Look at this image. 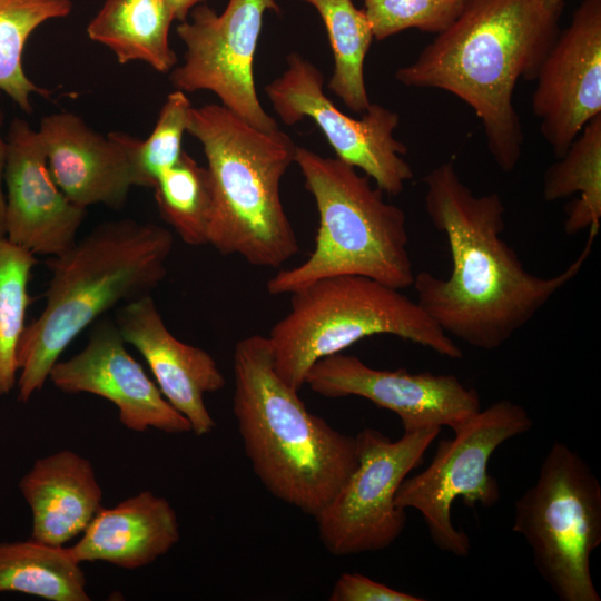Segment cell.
<instances>
[{
  "instance_id": "33",
  "label": "cell",
  "mask_w": 601,
  "mask_h": 601,
  "mask_svg": "<svg viewBox=\"0 0 601 601\" xmlns=\"http://www.w3.org/2000/svg\"><path fill=\"white\" fill-rule=\"evenodd\" d=\"M544 6L556 14H561L563 0H541Z\"/></svg>"
},
{
  "instance_id": "6",
  "label": "cell",
  "mask_w": 601,
  "mask_h": 601,
  "mask_svg": "<svg viewBox=\"0 0 601 601\" xmlns=\"http://www.w3.org/2000/svg\"><path fill=\"white\" fill-rule=\"evenodd\" d=\"M295 164L319 216L315 245L302 264L267 282L270 295L292 294L318 279L359 275L404 289L415 274L404 211L388 204L366 175L337 159L296 148Z\"/></svg>"
},
{
  "instance_id": "10",
  "label": "cell",
  "mask_w": 601,
  "mask_h": 601,
  "mask_svg": "<svg viewBox=\"0 0 601 601\" xmlns=\"http://www.w3.org/2000/svg\"><path fill=\"white\" fill-rule=\"evenodd\" d=\"M441 432L426 427L392 441L365 427L355 436L358 462L334 499L314 518L324 548L333 555L376 552L392 545L406 524L395 504L398 486L423 461Z\"/></svg>"
},
{
  "instance_id": "16",
  "label": "cell",
  "mask_w": 601,
  "mask_h": 601,
  "mask_svg": "<svg viewBox=\"0 0 601 601\" xmlns=\"http://www.w3.org/2000/svg\"><path fill=\"white\" fill-rule=\"evenodd\" d=\"M3 183L7 239L48 256L60 255L76 243L87 209L58 187L38 130L18 117L8 128Z\"/></svg>"
},
{
  "instance_id": "2",
  "label": "cell",
  "mask_w": 601,
  "mask_h": 601,
  "mask_svg": "<svg viewBox=\"0 0 601 601\" xmlns=\"http://www.w3.org/2000/svg\"><path fill=\"white\" fill-rule=\"evenodd\" d=\"M559 17L541 0H469L395 78L407 87L447 91L469 105L495 164L513 171L524 141L514 89L521 78L535 80L560 32Z\"/></svg>"
},
{
  "instance_id": "3",
  "label": "cell",
  "mask_w": 601,
  "mask_h": 601,
  "mask_svg": "<svg viewBox=\"0 0 601 601\" xmlns=\"http://www.w3.org/2000/svg\"><path fill=\"white\" fill-rule=\"evenodd\" d=\"M233 412L255 475L276 499L315 518L358 462L356 436L311 413L276 373L267 336L234 351Z\"/></svg>"
},
{
  "instance_id": "22",
  "label": "cell",
  "mask_w": 601,
  "mask_h": 601,
  "mask_svg": "<svg viewBox=\"0 0 601 601\" xmlns=\"http://www.w3.org/2000/svg\"><path fill=\"white\" fill-rule=\"evenodd\" d=\"M49 601H89L87 580L69 548L33 539L0 543V593Z\"/></svg>"
},
{
  "instance_id": "9",
  "label": "cell",
  "mask_w": 601,
  "mask_h": 601,
  "mask_svg": "<svg viewBox=\"0 0 601 601\" xmlns=\"http://www.w3.org/2000/svg\"><path fill=\"white\" fill-rule=\"evenodd\" d=\"M533 426V420L520 404L496 401L474 414L451 440L437 444L430 465L405 477L397 489L395 504L421 513L433 543L443 552L466 556L471 550L467 534L454 526L452 504L461 499L469 508H491L500 501L497 480L489 473L493 453L508 440Z\"/></svg>"
},
{
  "instance_id": "14",
  "label": "cell",
  "mask_w": 601,
  "mask_h": 601,
  "mask_svg": "<svg viewBox=\"0 0 601 601\" xmlns=\"http://www.w3.org/2000/svg\"><path fill=\"white\" fill-rule=\"evenodd\" d=\"M532 96L540 131L556 158L601 115V0H583L542 61Z\"/></svg>"
},
{
  "instance_id": "11",
  "label": "cell",
  "mask_w": 601,
  "mask_h": 601,
  "mask_svg": "<svg viewBox=\"0 0 601 601\" xmlns=\"http://www.w3.org/2000/svg\"><path fill=\"white\" fill-rule=\"evenodd\" d=\"M267 10L279 11L276 0H229L220 14L205 3L196 6L176 28L186 47L183 65L170 71L176 90L210 91L247 124L277 129L262 107L253 70Z\"/></svg>"
},
{
  "instance_id": "5",
  "label": "cell",
  "mask_w": 601,
  "mask_h": 601,
  "mask_svg": "<svg viewBox=\"0 0 601 601\" xmlns=\"http://www.w3.org/2000/svg\"><path fill=\"white\" fill-rule=\"evenodd\" d=\"M187 132L205 152L213 193L208 244L257 267H278L299 249L280 199V180L297 146L258 129L218 104L191 107Z\"/></svg>"
},
{
  "instance_id": "18",
  "label": "cell",
  "mask_w": 601,
  "mask_h": 601,
  "mask_svg": "<svg viewBox=\"0 0 601 601\" xmlns=\"http://www.w3.org/2000/svg\"><path fill=\"white\" fill-rule=\"evenodd\" d=\"M115 323L125 342L146 359L161 394L187 418L191 432L197 436L211 433L216 424L205 395L220 391L226 384L214 357L176 338L150 294L121 306Z\"/></svg>"
},
{
  "instance_id": "19",
  "label": "cell",
  "mask_w": 601,
  "mask_h": 601,
  "mask_svg": "<svg viewBox=\"0 0 601 601\" xmlns=\"http://www.w3.org/2000/svg\"><path fill=\"white\" fill-rule=\"evenodd\" d=\"M179 539L171 504L145 490L112 508H101L69 550L79 563L100 561L135 570L168 553Z\"/></svg>"
},
{
  "instance_id": "7",
  "label": "cell",
  "mask_w": 601,
  "mask_h": 601,
  "mask_svg": "<svg viewBox=\"0 0 601 601\" xmlns=\"http://www.w3.org/2000/svg\"><path fill=\"white\" fill-rule=\"evenodd\" d=\"M289 312L268 337L278 376L299 392L309 368L356 342L393 335L459 359L462 351L401 289L359 275L318 279L290 294Z\"/></svg>"
},
{
  "instance_id": "21",
  "label": "cell",
  "mask_w": 601,
  "mask_h": 601,
  "mask_svg": "<svg viewBox=\"0 0 601 601\" xmlns=\"http://www.w3.org/2000/svg\"><path fill=\"white\" fill-rule=\"evenodd\" d=\"M174 20L167 0H105L87 35L111 50L121 65L142 61L166 73L178 61L169 45Z\"/></svg>"
},
{
  "instance_id": "29",
  "label": "cell",
  "mask_w": 601,
  "mask_h": 601,
  "mask_svg": "<svg viewBox=\"0 0 601 601\" xmlns=\"http://www.w3.org/2000/svg\"><path fill=\"white\" fill-rule=\"evenodd\" d=\"M469 0H363L374 40L406 29L441 33L461 14Z\"/></svg>"
},
{
  "instance_id": "12",
  "label": "cell",
  "mask_w": 601,
  "mask_h": 601,
  "mask_svg": "<svg viewBox=\"0 0 601 601\" xmlns=\"http://www.w3.org/2000/svg\"><path fill=\"white\" fill-rule=\"evenodd\" d=\"M318 68L298 53L287 57V69L266 87V93L280 120L295 125L312 119L324 134L336 158L358 168L384 194L400 195L413 178L403 158L407 147L395 139L398 115L372 104L355 119L341 111L323 91Z\"/></svg>"
},
{
  "instance_id": "20",
  "label": "cell",
  "mask_w": 601,
  "mask_h": 601,
  "mask_svg": "<svg viewBox=\"0 0 601 601\" xmlns=\"http://www.w3.org/2000/svg\"><path fill=\"white\" fill-rule=\"evenodd\" d=\"M19 489L32 514L31 539L52 545L82 533L102 508L91 462L71 450L38 459Z\"/></svg>"
},
{
  "instance_id": "30",
  "label": "cell",
  "mask_w": 601,
  "mask_h": 601,
  "mask_svg": "<svg viewBox=\"0 0 601 601\" xmlns=\"http://www.w3.org/2000/svg\"><path fill=\"white\" fill-rule=\"evenodd\" d=\"M329 601H423L424 598L395 590L361 573H343L336 580Z\"/></svg>"
},
{
  "instance_id": "26",
  "label": "cell",
  "mask_w": 601,
  "mask_h": 601,
  "mask_svg": "<svg viewBox=\"0 0 601 601\" xmlns=\"http://www.w3.org/2000/svg\"><path fill=\"white\" fill-rule=\"evenodd\" d=\"M152 188L160 216L178 236L190 246L208 244L213 193L207 168L183 150Z\"/></svg>"
},
{
  "instance_id": "25",
  "label": "cell",
  "mask_w": 601,
  "mask_h": 601,
  "mask_svg": "<svg viewBox=\"0 0 601 601\" xmlns=\"http://www.w3.org/2000/svg\"><path fill=\"white\" fill-rule=\"evenodd\" d=\"M71 10V0H0V90L26 114L33 112L32 95H50L24 71L26 43L39 26Z\"/></svg>"
},
{
  "instance_id": "1",
  "label": "cell",
  "mask_w": 601,
  "mask_h": 601,
  "mask_svg": "<svg viewBox=\"0 0 601 601\" xmlns=\"http://www.w3.org/2000/svg\"><path fill=\"white\" fill-rule=\"evenodd\" d=\"M423 181L425 210L446 237L452 270L446 278L416 274V303L450 337L497 349L579 274L598 230L589 229L584 248L563 272L541 277L526 270L503 240L505 207L497 193L474 195L451 161Z\"/></svg>"
},
{
  "instance_id": "28",
  "label": "cell",
  "mask_w": 601,
  "mask_h": 601,
  "mask_svg": "<svg viewBox=\"0 0 601 601\" xmlns=\"http://www.w3.org/2000/svg\"><path fill=\"white\" fill-rule=\"evenodd\" d=\"M191 107L186 92L176 90L167 96L147 139L131 136V160L137 186L152 188L160 173L178 160Z\"/></svg>"
},
{
  "instance_id": "4",
  "label": "cell",
  "mask_w": 601,
  "mask_h": 601,
  "mask_svg": "<svg viewBox=\"0 0 601 601\" xmlns=\"http://www.w3.org/2000/svg\"><path fill=\"white\" fill-rule=\"evenodd\" d=\"M173 246L168 229L127 218L104 223L51 256L46 305L18 346L20 402L41 391L65 348L100 315L159 285Z\"/></svg>"
},
{
  "instance_id": "15",
  "label": "cell",
  "mask_w": 601,
  "mask_h": 601,
  "mask_svg": "<svg viewBox=\"0 0 601 601\" xmlns=\"http://www.w3.org/2000/svg\"><path fill=\"white\" fill-rule=\"evenodd\" d=\"M125 344L115 321H99L86 347L67 361H58L48 380L63 393H90L108 400L128 430L191 432L187 418L169 404Z\"/></svg>"
},
{
  "instance_id": "32",
  "label": "cell",
  "mask_w": 601,
  "mask_h": 601,
  "mask_svg": "<svg viewBox=\"0 0 601 601\" xmlns=\"http://www.w3.org/2000/svg\"><path fill=\"white\" fill-rule=\"evenodd\" d=\"M205 1L206 0H167L173 10L175 20L179 22L185 21L190 11Z\"/></svg>"
},
{
  "instance_id": "23",
  "label": "cell",
  "mask_w": 601,
  "mask_h": 601,
  "mask_svg": "<svg viewBox=\"0 0 601 601\" xmlns=\"http://www.w3.org/2000/svg\"><path fill=\"white\" fill-rule=\"evenodd\" d=\"M574 194L565 207L569 235L587 228L599 230L601 218V115L591 119L566 152L543 176V198L555 201Z\"/></svg>"
},
{
  "instance_id": "8",
  "label": "cell",
  "mask_w": 601,
  "mask_h": 601,
  "mask_svg": "<svg viewBox=\"0 0 601 601\" xmlns=\"http://www.w3.org/2000/svg\"><path fill=\"white\" fill-rule=\"evenodd\" d=\"M512 530L559 600H601L590 565L601 544V484L569 445L552 444L535 483L515 501Z\"/></svg>"
},
{
  "instance_id": "31",
  "label": "cell",
  "mask_w": 601,
  "mask_h": 601,
  "mask_svg": "<svg viewBox=\"0 0 601 601\" xmlns=\"http://www.w3.org/2000/svg\"><path fill=\"white\" fill-rule=\"evenodd\" d=\"M4 122V111L0 102V239L6 238V195L3 193V173L7 157V137L2 135V126Z\"/></svg>"
},
{
  "instance_id": "24",
  "label": "cell",
  "mask_w": 601,
  "mask_h": 601,
  "mask_svg": "<svg viewBox=\"0 0 601 601\" xmlns=\"http://www.w3.org/2000/svg\"><path fill=\"white\" fill-rule=\"evenodd\" d=\"M319 13L326 28L334 57V71L328 88L348 109L363 114L371 105L364 62L374 40L364 10L352 0H303Z\"/></svg>"
},
{
  "instance_id": "13",
  "label": "cell",
  "mask_w": 601,
  "mask_h": 601,
  "mask_svg": "<svg viewBox=\"0 0 601 601\" xmlns=\"http://www.w3.org/2000/svg\"><path fill=\"white\" fill-rule=\"evenodd\" d=\"M305 385L324 397L358 396L394 412L404 432L434 426L456 432L481 410L477 392L455 375L377 370L343 352L317 361Z\"/></svg>"
},
{
  "instance_id": "27",
  "label": "cell",
  "mask_w": 601,
  "mask_h": 601,
  "mask_svg": "<svg viewBox=\"0 0 601 601\" xmlns=\"http://www.w3.org/2000/svg\"><path fill=\"white\" fill-rule=\"evenodd\" d=\"M37 260L30 250L0 239V395L17 382V353L30 303L28 283Z\"/></svg>"
},
{
  "instance_id": "17",
  "label": "cell",
  "mask_w": 601,
  "mask_h": 601,
  "mask_svg": "<svg viewBox=\"0 0 601 601\" xmlns=\"http://www.w3.org/2000/svg\"><path fill=\"white\" fill-rule=\"evenodd\" d=\"M38 134L53 180L73 204L120 208L137 186L130 135L102 136L68 111L43 117Z\"/></svg>"
}]
</instances>
